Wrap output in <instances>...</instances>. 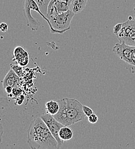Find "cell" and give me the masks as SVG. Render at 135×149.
<instances>
[{
  "instance_id": "2e32d148",
  "label": "cell",
  "mask_w": 135,
  "mask_h": 149,
  "mask_svg": "<svg viewBox=\"0 0 135 149\" xmlns=\"http://www.w3.org/2000/svg\"><path fill=\"white\" fill-rule=\"evenodd\" d=\"M98 116L97 115L96 113H92V115H90L89 116L87 117L88 122H89L90 123H92V124L96 123L97 122V121H98Z\"/></svg>"
},
{
  "instance_id": "6da1fadb",
  "label": "cell",
  "mask_w": 135,
  "mask_h": 149,
  "mask_svg": "<svg viewBox=\"0 0 135 149\" xmlns=\"http://www.w3.org/2000/svg\"><path fill=\"white\" fill-rule=\"evenodd\" d=\"M27 143L31 149H59L58 141L40 117L30 123L27 131Z\"/></svg>"
},
{
  "instance_id": "8992f818",
  "label": "cell",
  "mask_w": 135,
  "mask_h": 149,
  "mask_svg": "<svg viewBox=\"0 0 135 149\" xmlns=\"http://www.w3.org/2000/svg\"><path fill=\"white\" fill-rule=\"evenodd\" d=\"M73 0H51L47 9L46 17H49L59 13L66 12L70 10Z\"/></svg>"
},
{
  "instance_id": "d6986e66",
  "label": "cell",
  "mask_w": 135,
  "mask_h": 149,
  "mask_svg": "<svg viewBox=\"0 0 135 149\" xmlns=\"http://www.w3.org/2000/svg\"><path fill=\"white\" fill-rule=\"evenodd\" d=\"M122 26V23H119L116 24V25L113 27V33L117 36L119 34L120 32L121 31Z\"/></svg>"
},
{
  "instance_id": "603a6c76",
  "label": "cell",
  "mask_w": 135,
  "mask_h": 149,
  "mask_svg": "<svg viewBox=\"0 0 135 149\" xmlns=\"http://www.w3.org/2000/svg\"><path fill=\"white\" fill-rule=\"evenodd\" d=\"M132 65L135 66V46L134 47L132 57Z\"/></svg>"
},
{
  "instance_id": "277c9868",
  "label": "cell",
  "mask_w": 135,
  "mask_h": 149,
  "mask_svg": "<svg viewBox=\"0 0 135 149\" xmlns=\"http://www.w3.org/2000/svg\"><path fill=\"white\" fill-rule=\"evenodd\" d=\"M31 10H34L36 12L38 13L39 15L44 19L49 25L50 22L48 19L46 17L45 15L41 11L39 5L35 0H25L24 2V15L27 20V23L28 26H29L31 29L33 31H36L39 29V27L41 24L38 19L33 17L31 14Z\"/></svg>"
},
{
  "instance_id": "9c48e42d",
  "label": "cell",
  "mask_w": 135,
  "mask_h": 149,
  "mask_svg": "<svg viewBox=\"0 0 135 149\" xmlns=\"http://www.w3.org/2000/svg\"><path fill=\"white\" fill-rule=\"evenodd\" d=\"M20 77L13 70L10 69L5 75L2 81L3 87L5 88L8 86H12L13 88L19 87L20 82Z\"/></svg>"
},
{
  "instance_id": "d4e9b609",
  "label": "cell",
  "mask_w": 135,
  "mask_h": 149,
  "mask_svg": "<svg viewBox=\"0 0 135 149\" xmlns=\"http://www.w3.org/2000/svg\"><path fill=\"white\" fill-rule=\"evenodd\" d=\"M134 19H135V16H134Z\"/></svg>"
},
{
  "instance_id": "52a82bcc",
  "label": "cell",
  "mask_w": 135,
  "mask_h": 149,
  "mask_svg": "<svg viewBox=\"0 0 135 149\" xmlns=\"http://www.w3.org/2000/svg\"><path fill=\"white\" fill-rule=\"evenodd\" d=\"M40 118L44 120L54 138L58 141L59 148L60 149L63 143V141L60 139L59 135V132L60 129L63 127L64 125L59 122L53 115L48 113L43 115L40 116Z\"/></svg>"
},
{
  "instance_id": "7402d4cb",
  "label": "cell",
  "mask_w": 135,
  "mask_h": 149,
  "mask_svg": "<svg viewBox=\"0 0 135 149\" xmlns=\"http://www.w3.org/2000/svg\"><path fill=\"white\" fill-rule=\"evenodd\" d=\"M13 87H12V86H6L5 88H4L5 92L8 93V95L12 93V91H13Z\"/></svg>"
},
{
  "instance_id": "7a4b0ae2",
  "label": "cell",
  "mask_w": 135,
  "mask_h": 149,
  "mask_svg": "<svg viewBox=\"0 0 135 149\" xmlns=\"http://www.w3.org/2000/svg\"><path fill=\"white\" fill-rule=\"evenodd\" d=\"M60 109L54 117L64 126H71L85 119L83 105L74 98L64 97L58 100Z\"/></svg>"
},
{
  "instance_id": "cb8c5ba5",
  "label": "cell",
  "mask_w": 135,
  "mask_h": 149,
  "mask_svg": "<svg viewBox=\"0 0 135 149\" xmlns=\"http://www.w3.org/2000/svg\"><path fill=\"white\" fill-rule=\"evenodd\" d=\"M134 10H135V7H134Z\"/></svg>"
},
{
  "instance_id": "30bf717a",
  "label": "cell",
  "mask_w": 135,
  "mask_h": 149,
  "mask_svg": "<svg viewBox=\"0 0 135 149\" xmlns=\"http://www.w3.org/2000/svg\"><path fill=\"white\" fill-rule=\"evenodd\" d=\"M15 60L21 67L26 66L29 63V56L27 51L22 47H17L13 51Z\"/></svg>"
},
{
  "instance_id": "44dd1931",
  "label": "cell",
  "mask_w": 135,
  "mask_h": 149,
  "mask_svg": "<svg viewBox=\"0 0 135 149\" xmlns=\"http://www.w3.org/2000/svg\"><path fill=\"white\" fill-rule=\"evenodd\" d=\"M24 100V96L22 94L19 96L16 97V103L18 105H21L23 103Z\"/></svg>"
},
{
  "instance_id": "3957f363",
  "label": "cell",
  "mask_w": 135,
  "mask_h": 149,
  "mask_svg": "<svg viewBox=\"0 0 135 149\" xmlns=\"http://www.w3.org/2000/svg\"><path fill=\"white\" fill-rule=\"evenodd\" d=\"M76 14L71 10L66 12L55 15L48 19L50 24L51 33L54 34L63 35L70 29L71 22Z\"/></svg>"
},
{
  "instance_id": "4fadbf2b",
  "label": "cell",
  "mask_w": 135,
  "mask_h": 149,
  "mask_svg": "<svg viewBox=\"0 0 135 149\" xmlns=\"http://www.w3.org/2000/svg\"><path fill=\"white\" fill-rule=\"evenodd\" d=\"M59 109L60 106L58 101L50 100L45 103V111L47 113L54 116L58 113Z\"/></svg>"
},
{
  "instance_id": "5b68a950",
  "label": "cell",
  "mask_w": 135,
  "mask_h": 149,
  "mask_svg": "<svg viewBox=\"0 0 135 149\" xmlns=\"http://www.w3.org/2000/svg\"><path fill=\"white\" fill-rule=\"evenodd\" d=\"M120 42L131 46H135V20L128 19L122 23L121 31L117 36Z\"/></svg>"
},
{
  "instance_id": "9a60e30c",
  "label": "cell",
  "mask_w": 135,
  "mask_h": 149,
  "mask_svg": "<svg viewBox=\"0 0 135 149\" xmlns=\"http://www.w3.org/2000/svg\"><path fill=\"white\" fill-rule=\"evenodd\" d=\"M11 69L13 70L16 74H17L19 77H21L23 73L22 68L20 65H11Z\"/></svg>"
},
{
  "instance_id": "ac0fdd59",
  "label": "cell",
  "mask_w": 135,
  "mask_h": 149,
  "mask_svg": "<svg viewBox=\"0 0 135 149\" xmlns=\"http://www.w3.org/2000/svg\"><path fill=\"white\" fill-rule=\"evenodd\" d=\"M22 90L20 88H19V87H14L13 88V91H12V93L13 97L16 98L17 97H18V96H20L21 95H22Z\"/></svg>"
},
{
  "instance_id": "5bb4252c",
  "label": "cell",
  "mask_w": 135,
  "mask_h": 149,
  "mask_svg": "<svg viewBox=\"0 0 135 149\" xmlns=\"http://www.w3.org/2000/svg\"><path fill=\"white\" fill-rule=\"evenodd\" d=\"M35 1L39 5L41 11L43 13L44 15L46 16L48 6L51 0H35Z\"/></svg>"
},
{
  "instance_id": "7c38bea8",
  "label": "cell",
  "mask_w": 135,
  "mask_h": 149,
  "mask_svg": "<svg viewBox=\"0 0 135 149\" xmlns=\"http://www.w3.org/2000/svg\"><path fill=\"white\" fill-rule=\"evenodd\" d=\"M59 135L62 141H67L73 138V131L70 127L67 126H64L59 131Z\"/></svg>"
},
{
  "instance_id": "ffe728a7",
  "label": "cell",
  "mask_w": 135,
  "mask_h": 149,
  "mask_svg": "<svg viewBox=\"0 0 135 149\" xmlns=\"http://www.w3.org/2000/svg\"><path fill=\"white\" fill-rule=\"evenodd\" d=\"M0 29L2 32H6L8 30V25L5 22H2L0 25Z\"/></svg>"
},
{
  "instance_id": "8fae6325",
  "label": "cell",
  "mask_w": 135,
  "mask_h": 149,
  "mask_svg": "<svg viewBox=\"0 0 135 149\" xmlns=\"http://www.w3.org/2000/svg\"><path fill=\"white\" fill-rule=\"evenodd\" d=\"M88 0H73L70 10L75 14L81 12L86 7Z\"/></svg>"
},
{
  "instance_id": "e0dca14e",
  "label": "cell",
  "mask_w": 135,
  "mask_h": 149,
  "mask_svg": "<svg viewBox=\"0 0 135 149\" xmlns=\"http://www.w3.org/2000/svg\"><path fill=\"white\" fill-rule=\"evenodd\" d=\"M83 111L85 115L86 116L88 117L90 115H92V113H94L93 110L89 107L85 106V105H83Z\"/></svg>"
},
{
  "instance_id": "ba28073f",
  "label": "cell",
  "mask_w": 135,
  "mask_h": 149,
  "mask_svg": "<svg viewBox=\"0 0 135 149\" xmlns=\"http://www.w3.org/2000/svg\"><path fill=\"white\" fill-rule=\"evenodd\" d=\"M134 46L124 42L116 43L113 48V52L125 63L132 65V57Z\"/></svg>"
}]
</instances>
